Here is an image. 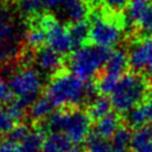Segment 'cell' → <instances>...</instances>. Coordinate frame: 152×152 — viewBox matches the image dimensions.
<instances>
[{
	"label": "cell",
	"instance_id": "cell-1",
	"mask_svg": "<svg viewBox=\"0 0 152 152\" xmlns=\"http://www.w3.org/2000/svg\"><path fill=\"white\" fill-rule=\"evenodd\" d=\"M97 87L91 81H83L71 72L59 71L46 87V97L56 107H76L93 97Z\"/></svg>",
	"mask_w": 152,
	"mask_h": 152
},
{
	"label": "cell",
	"instance_id": "cell-2",
	"mask_svg": "<svg viewBox=\"0 0 152 152\" xmlns=\"http://www.w3.org/2000/svg\"><path fill=\"white\" fill-rule=\"evenodd\" d=\"M110 50L97 45H82L71 52L68 65L75 76L83 81H90L91 77L97 75L103 66H106Z\"/></svg>",
	"mask_w": 152,
	"mask_h": 152
},
{
	"label": "cell",
	"instance_id": "cell-3",
	"mask_svg": "<svg viewBox=\"0 0 152 152\" xmlns=\"http://www.w3.org/2000/svg\"><path fill=\"white\" fill-rule=\"evenodd\" d=\"M148 90L147 81L138 72L125 74L110 94L114 109L119 113H128L145 100Z\"/></svg>",
	"mask_w": 152,
	"mask_h": 152
},
{
	"label": "cell",
	"instance_id": "cell-4",
	"mask_svg": "<svg viewBox=\"0 0 152 152\" xmlns=\"http://www.w3.org/2000/svg\"><path fill=\"white\" fill-rule=\"evenodd\" d=\"M124 23L109 14H95L90 24L89 39L94 45L110 49L122 38Z\"/></svg>",
	"mask_w": 152,
	"mask_h": 152
},
{
	"label": "cell",
	"instance_id": "cell-5",
	"mask_svg": "<svg viewBox=\"0 0 152 152\" xmlns=\"http://www.w3.org/2000/svg\"><path fill=\"white\" fill-rule=\"evenodd\" d=\"M8 86L13 95L31 104L38 99L37 96L42 90L43 81L36 69L31 66H24L19 70H15L14 74L8 78Z\"/></svg>",
	"mask_w": 152,
	"mask_h": 152
},
{
	"label": "cell",
	"instance_id": "cell-6",
	"mask_svg": "<svg viewBox=\"0 0 152 152\" xmlns=\"http://www.w3.org/2000/svg\"><path fill=\"white\" fill-rule=\"evenodd\" d=\"M32 23L42 26L46 32L48 44L59 55H65L70 52L74 48L72 39L69 33V28L62 25L52 15H39L32 20Z\"/></svg>",
	"mask_w": 152,
	"mask_h": 152
},
{
	"label": "cell",
	"instance_id": "cell-7",
	"mask_svg": "<svg viewBox=\"0 0 152 152\" xmlns=\"http://www.w3.org/2000/svg\"><path fill=\"white\" fill-rule=\"evenodd\" d=\"M90 128V116L80 109H66L62 133L65 134L72 144H80L87 140Z\"/></svg>",
	"mask_w": 152,
	"mask_h": 152
},
{
	"label": "cell",
	"instance_id": "cell-8",
	"mask_svg": "<svg viewBox=\"0 0 152 152\" xmlns=\"http://www.w3.org/2000/svg\"><path fill=\"white\" fill-rule=\"evenodd\" d=\"M128 62L135 72L147 70L152 65V38L145 37L135 40L131 46Z\"/></svg>",
	"mask_w": 152,
	"mask_h": 152
},
{
	"label": "cell",
	"instance_id": "cell-9",
	"mask_svg": "<svg viewBox=\"0 0 152 152\" xmlns=\"http://www.w3.org/2000/svg\"><path fill=\"white\" fill-rule=\"evenodd\" d=\"M59 15L70 24L86 20L89 12L87 0H62L57 8Z\"/></svg>",
	"mask_w": 152,
	"mask_h": 152
},
{
	"label": "cell",
	"instance_id": "cell-10",
	"mask_svg": "<svg viewBox=\"0 0 152 152\" xmlns=\"http://www.w3.org/2000/svg\"><path fill=\"white\" fill-rule=\"evenodd\" d=\"M34 62L42 72L56 75L59 72L62 66V55L56 52L50 46H43L36 52Z\"/></svg>",
	"mask_w": 152,
	"mask_h": 152
},
{
	"label": "cell",
	"instance_id": "cell-11",
	"mask_svg": "<svg viewBox=\"0 0 152 152\" xmlns=\"http://www.w3.org/2000/svg\"><path fill=\"white\" fill-rule=\"evenodd\" d=\"M20 33L19 27L11 20L8 12L0 8V46L6 44H18Z\"/></svg>",
	"mask_w": 152,
	"mask_h": 152
},
{
	"label": "cell",
	"instance_id": "cell-12",
	"mask_svg": "<svg viewBox=\"0 0 152 152\" xmlns=\"http://www.w3.org/2000/svg\"><path fill=\"white\" fill-rule=\"evenodd\" d=\"M128 65H129V62H128V55L126 53V51L115 50L110 53V57L106 64V70L103 74L121 80V77L124 76L122 74L125 72Z\"/></svg>",
	"mask_w": 152,
	"mask_h": 152
},
{
	"label": "cell",
	"instance_id": "cell-13",
	"mask_svg": "<svg viewBox=\"0 0 152 152\" xmlns=\"http://www.w3.org/2000/svg\"><path fill=\"white\" fill-rule=\"evenodd\" d=\"M120 128V119L116 114L109 113L108 115L97 120L94 126V133L103 139L113 138L116 131Z\"/></svg>",
	"mask_w": 152,
	"mask_h": 152
},
{
	"label": "cell",
	"instance_id": "cell-14",
	"mask_svg": "<svg viewBox=\"0 0 152 152\" xmlns=\"http://www.w3.org/2000/svg\"><path fill=\"white\" fill-rule=\"evenodd\" d=\"M72 141L63 133H50L43 144V152H70Z\"/></svg>",
	"mask_w": 152,
	"mask_h": 152
},
{
	"label": "cell",
	"instance_id": "cell-15",
	"mask_svg": "<svg viewBox=\"0 0 152 152\" xmlns=\"http://www.w3.org/2000/svg\"><path fill=\"white\" fill-rule=\"evenodd\" d=\"M53 107L55 106L52 104V102L46 96L45 97H38L30 106V110H28L30 118L33 121H43L52 114Z\"/></svg>",
	"mask_w": 152,
	"mask_h": 152
},
{
	"label": "cell",
	"instance_id": "cell-16",
	"mask_svg": "<svg viewBox=\"0 0 152 152\" xmlns=\"http://www.w3.org/2000/svg\"><path fill=\"white\" fill-rule=\"evenodd\" d=\"M132 152H152V134L150 128L137 129L132 135Z\"/></svg>",
	"mask_w": 152,
	"mask_h": 152
},
{
	"label": "cell",
	"instance_id": "cell-17",
	"mask_svg": "<svg viewBox=\"0 0 152 152\" xmlns=\"http://www.w3.org/2000/svg\"><path fill=\"white\" fill-rule=\"evenodd\" d=\"M112 107H113V104H112L110 99H108L106 95L97 96V97L93 99L91 103L89 104L88 115L90 116V119L100 120L101 118H103L110 113Z\"/></svg>",
	"mask_w": 152,
	"mask_h": 152
},
{
	"label": "cell",
	"instance_id": "cell-18",
	"mask_svg": "<svg viewBox=\"0 0 152 152\" xmlns=\"http://www.w3.org/2000/svg\"><path fill=\"white\" fill-rule=\"evenodd\" d=\"M69 33H70V37L72 39L74 46L80 48V46L84 45L87 39H89L90 23L87 20H82V21H78L75 24H70Z\"/></svg>",
	"mask_w": 152,
	"mask_h": 152
},
{
	"label": "cell",
	"instance_id": "cell-19",
	"mask_svg": "<svg viewBox=\"0 0 152 152\" xmlns=\"http://www.w3.org/2000/svg\"><path fill=\"white\" fill-rule=\"evenodd\" d=\"M44 135L43 131L33 129L30 131L27 137L24 141L19 145L21 152H43V144H44Z\"/></svg>",
	"mask_w": 152,
	"mask_h": 152
},
{
	"label": "cell",
	"instance_id": "cell-20",
	"mask_svg": "<svg viewBox=\"0 0 152 152\" xmlns=\"http://www.w3.org/2000/svg\"><path fill=\"white\" fill-rule=\"evenodd\" d=\"M24 38H25L26 43L28 44V46L38 48V49L43 48L44 43L48 40L45 30L42 26H39V25L34 24V23H32V26L25 32V37Z\"/></svg>",
	"mask_w": 152,
	"mask_h": 152
},
{
	"label": "cell",
	"instance_id": "cell-21",
	"mask_svg": "<svg viewBox=\"0 0 152 152\" xmlns=\"http://www.w3.org/2000/svg\"><path fill=\"white\" fill-rule=\"evenodd\" d=\"M43 8L45 7L42 0H20L19 2V11L21 12V14L31 19L42 15L40 13Z\"/></svg>",
	"mask_w": 152,
	"mask_h": 152
},
{
	"label": "cell",
	"instance_id": "cell-22",
	"mask_svg": "<svg viewBox=\"0 0 152 152\" xmlns=\"http://www.w3.org/2000/svg\"><path fill=\"white\" fill-rule=\"evenodd\" d=\"M86 150L87 152H112V144L107 141L95 133L89 134L86 140Z\"/></svg>",
	"mask_w": 152,
	"mask_h": 152
},
{
	"label": "cell",
	"instance_id": "cell-23",
	"mask_svg": "<svg viewBox=\"0 0 152 152\" xmlns=\"http://www.w3.org/2000/svg\"><path fill=\"white\" fill-rule=\"evenodd\" d=\"M147 121H148V119H147L146 113L141 104L133 108L132 110H129L126 114V122L132 128H137V129L142 128Z\"/></svg>",
	"mask_w": 152,
	"mask_h": 152
},
{
	"label": "cell",
	"instance_id": "cell-24",
	"mask_svg": "<svg viewBox=\"0 0 152 152\" xmlns=\"http://www.w3.org/2000/svg\"><path fill=\"white\" fill-rule=\"evenodd\" d=\"M132 135L128 127L121 126L112 138V147H131Z\"/></svg>",
	"mask_w": 152,
	"mask_h": 152
},
{
	"label": "cell",
	"instance_id": "cell-25",
	"mask_svg": "<svg viewBox=\"0 0 152 152\" xmlns=\"http://www.w3.org/2000/svg\"><path fill=\"white\" fill-rule=\"evenodd\" d=\"M27 102L21 100V99H15V100H12L6 109L8 110V113L11 114V116L14 119V121H20L24 116H25V113H26V108H27Z\"/></svg>",
	"mask_w": 152,
	"mask_h": 152
},
{
	"label": "cell",
	"instance_id": "cell-26",
	"mask_svg": "<svg viewBox=\"0 0 152 152\" xmlns=\"http://www.w3.org/2000/svg\"><path fill=\"white\" fill-rule=\"evenodd\" d=\"M135 25L144 32H152V5H147L138 18Z\"/></svg>",
	"mask_w": 152,
	"mask_h": 152
},
{
	"label": "cell",
	"instance_id": "cell-27",
	"mask_svg": "<svg viewBox=\"0 0 152 152\" xmlns=\"http://www.w3.org/2000/svg\"><path fill=\"white\" fill-rule=\"evenodd\" d=\"M15 121L6 108L0 107V134H8L15 126Z\"/></svg>",
	"mask_w": 152,
	"mask_h": 152
},
{
	"label": "cell",
	"instance_id": "cell-28",
	"mask_svg": "<svg viewBox=\"0 0 152 152\" xmlns=\"http://www.w3.org/2000/svg\"><path fill=\"white\" fill-rule=\"evenodd\" d=\"M30 131L31 129L26 125H18L8 133V141H12L14 144H21L30 133Z\"/></svg>",
	"mask_w": 152,
	"mask_h": 152
},
{
	"label": "cell",
	"instance_id": "cell-29",
	"mask_svg": "<svg viewBox=\"0 0 152 152\" xmlns=\"http://www.w3.org/2000/svg\"><path fill=\"white\" fill-rule=\"evenodd\" d=\"M13 93L8 86V82H5L2 77H0V107L4 104H8L13 99Z\"/></svg>",
	"mask_w": 152,
	"mask_h": 152
},
{
	"label": "cell",
	"instance_id": "cell-30",
	"mask_svg": "<svg viewBox=\"0 0 152 152\" xmlns=\"http://www.w3.org/2000/svg\"><path fill=\"white\" fill-rule=\"evenodd\" d=\"M102 2L113 12L122 11L127 5V0H102Z\"/></svg>",
	"mask_w": 152,
	"mask_h": 152
},
{
	"label": "cell",
	"instance_id": "cell-31",
	"mask_svg": "<svg viewBox=\"0 0 152 152\" xmlns=\"http://www.w3.org/2000/svg\"><path fill=\"white\" fill-rule=\"evenodd\" d=\"M0 152H21L20 146L12 141H6L0 145Z\"/></svg>",
	"mask_w": 152,
	"mask_h": 152
},
{
	"label": "cell",
	"instance_id": "cell-32",
	"mask_svg": "<svg viewBox=\"0 0 152 152\" xmlns=\"http://www.w3.org/2000/svg\"><path fill=\"white\" fill-rule=\"evenodd\" d=\"M145 113H146V116L148 119V121H152V96L147 97L146 101L144 102V104H141Z\"/></svg>",
	"mask_w": 152,
	"mask_h": 152
},
{
	"label": "cell",
	"instance_id": "cell-33",
	"mask_svg": "<svg viewBox=\"0 0 152 152\" xmlns=\"http://www.w3.org/2000/svg\"><path fill=\"white\" fill-rule=\"evenodd\" d=\"M45 8L49 10H57L59 7V4L62 0H42Z\"/></svg>",
	"mask_w": 152,
	"mask_h": 152
},
{
	"label": "cell",
	"instance_id": "cell-34",
	"mask_svg": "<svg viewBox=\"0 0 152 152\" xmlns=\"http://www.w3.org/2000/svg\"><path fill=\"white\" fill-rule=\"evenodd\" d=\"M112 152H132L131 147H112Z\"/></svg>",
	"mask_w": 152,
	"mask_h": 152
},
{
	"label": "cell",
	"instance_id": "cell-35",
	"mask_svg": "<svg viewBox=\"0 0 152 152\" xmlns=\"http://www.w3.org/2000/svg\"><path fill=\"white\" fill-rule=\"evenodd\" d=\"M150 131H151V134H152V126H151V128H150Z\"/></svg>",
	"mask_w": 152,
	"mask_h": 152
},
{
	"label": "cell",
	"instance_id": "cell-36",
	"mask_svg": "<svg viewBox=\"0 0 152 152\" xmlns=\"http://www.w3.org/2000/svg\"><path fill=\"white\" fill-rule=\"evenodd\" d=\"M151 84H152V78H151Z\"/></svg>",
	"mask_w": 152,
	"mask_h": 152
},
{
	"label": "cell",
	"instance_id": "cell-37",
	"mask_svg": "<svg viewBox=\"0 0 152 152\" xmlns=\"http://www.w3.org/2000/svg\"><path fill=\"white\" fill-rule=\"evenodd\" d=\"M132 1H134V0H132Z\"/></svg>",
	"mask_w": 152,
	"mask_h": 152
},
{
	"label": "cell",
	"instance_id": "cell-38",
	"mask_svg": "<svg viewBox=\"0 0 152 152\" xmlns=\"http://www.w3.org/2000/svg\"><path fill=\"white\" fill-rule=\"evenodd\" d=\"M0 145H1V144H0Z\"/></svg>",
	"mask_w": 152,
	"mask_h": 152
}]
</instances>
